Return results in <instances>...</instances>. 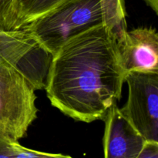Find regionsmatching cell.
I'll return each instance as SVG.
<instances>
[{
	"label": "cell",
	"instance_id": "cell-1",
	"mask_svg": "<svg viewBox=\"0 0 158 158\" xmlns=\"http://www.w3.org/2000/svg\"><path fill=\"white\" fill-rule=\"evenodd\" d=\"M127 73L107 24L68 40L52 56L45 83L52 106L77 121L103 120L122 96Z\"/></svg>",
	"mask_w": 158,
	"mask_h": 158
},
{
	"label": "cell",
	"instance_id": "cell-2",
	"mask_svg": "<svg viewBox=\"0 0 158 158\" xmlns=\"http://www.w3.org/2000/svg\"><path fill=\"white\" fill-rule=\"evenodd\" d=\"M102 24L112 28L118 43L127 31L102 0H66L27 25L26 29L42 49L53 56L73 37Z\"/></svg>",
	"mask_w": 158,
	"mask_h": 158
},
{
	"label": "cell",
	"instance_id": "cell-3",
	"mask_svg": "<svg viewBox=\"0 0 158 158\" xmlns=\"http://www.w3.org/2000/svg\"><path fill=\"white\" fill-rule=\"evenodd\" d=\"M33 85L18 68L0 71V131L13 140L26 137L37 117Z\"/></svg>",
	"mask_w": 158,
	"mask_h": 158
},
{
	"label": "cell",
	"instance_id": "cell-4",
	"mask_svg": "<svg viewBox=\"0 0 158 158\" xmlns=\"http://www.w3.org/2000/svg\"><path fill=\"white\" fill-rule=\"evenodd\" d=\"M128 98L120 111L147 142L158 143V73L129 72Z\"/></svg>",
	"mask_w": 158,
	"mask_h": 158
},
{
	"label": "cell",
	"instance_id": "cell-5",
	"mask_svg": "<svg viewBox=\"0 0 158 158\" xmlns=\"http://www.w3.org/2000/svg\"><path fill=\"white\" fill-rule=\"evenodd\" d=\"M118 46L127 73H158V34L155 29L138 27L127 31Z\"/></svg>",
	"mask_w": 158,
	"mask_h": 158
},
{
	"label": "cell",
	"instance_id": "cell-6",
	"mask_svg": "<svg viewBox=\"0 0 158 158\" xmlns=\"http://www.w3.org/2000/svg\"><path fill=\"white\" fill-rule=\"evenodd\" d=\"M104 158H138L146 140L114 104L103 119Z\"/></svg>",
	"mask_w": 158,
	"mask_h": 158
},
{
	"label": "cell",
	"instance_id": "cell-7",
	"mask_svg": "<svg viewBox=\"0 0 158 158\" xmlns=\"http://www.w3.org/2000/svg\"><path fill=\"white\" fill-rule=\"evenodd\" d=\"M66 0H12L9 28L21 29L56 9Z\"/></svg>",
	"mask_w": 158,
	"mask_h": 158
},
{
	"label": "cell",
	"instance_id": "cell-8",
	"mask_svg": "<svg viewBox=\"0 0 158 158\" xmlns=\"http://www.w3.org/2000/svg\"><path fill=\"white\" fill-rule=\"evenodd\" d=\"M14 158H73L61 154H50L34 151L22 146L17 140L11 141Z\"/></svg>",
	"mask_w": 158,
	"mask_h": 158
},
{
	"label": "cell",
	"instance_id": "cell-9",
	"mask_svg": "<svg viewBox=\"0 0 158 158\" xmlns=\"http://www.w3.org/2000/svg\"><path fill=\"white\" fill-rule=\"evenodd\" d=\"M111 13L122 23H126L124 0H102Z\"/></svg>",
	"mask_w": 158,
	"mask_h": 158
},
{
	"label": "cell",
	"instance_id": "cell-10",
	"mask_svg": "<svg viewBox=\"0 0 158 158\" xmlns=\"http://www.w3.org/2000/svg\"><path fill=\"white\" fill-rule=\"evenodd\" d=\"M12 140L7 134L0 131V158H14Z\"/></svg>",
	"mask_w": 158,
	"mask_h": 158
},
{
	"label": "cell",
	"instance_id": "cell-11",
	"mask_svg": "<svg viewBox=\"0 0 158 158\" xmlns=\"http://www.w3.org/2000/svg\"><path fill=\"white\" fill-rule=\"evenodd\" d=\"M11 2L12 0H0V26L7 29H9V20Z\"/></svg>",
	"mask_w": 158,
	"mask_h": 158
},
{
	"label": "cell",
	"instance_id": "cell-12",
	"mask_svg": "<svg viewBox=\"0 0 158 158\" xmlns=\"http://www.w3.org/2000/svg\"><path fill=\"white\" fill-rule=\"evenodd\" d=\"M138 158H158V143L146 142Z\"/></svg>",
	"mask_w": 158,
	"mask_h": 158
},
{
	"label": "cell",
	"instance_id": "cell-13",
	"mask_svg": "<svg viewBox=\"0 0 158 158\" xmlns=\"http://www.w3.org/2000/svg\"><path fill=\"white\" fill-rule=\"evenodd\" d=\"M6 66H12V67H15V68H18L19 69L22 71L23 73L25 74V76L26 77V78L29 80V77H28L27 74L25 72L24 69L16 63V62L14 61L13 60H12L11 58H9V56H7L6 55H5L4 53H2V52H0V71L3 69V68L6 67ZM30 81V80H29ZM31 83V82H30Z\"/></svg>",
	"mask_w": 158,
	"mask_h": 158
},
{
	"label": "cell",
	"instance_id": "cell-14",
	"mask_svg": "<svg viewBox=\"0 0 158 158\" xmlns=\"http://www.w3.org/2000/svg\"><path fill=\"white\" fill-rule=\"evenodd\" d=\"M148 6L152 9V10L158 15V0H143Z\"/></svg>",
	"mask_w": 158,
	"mask_h": 158
}]
</instances>
